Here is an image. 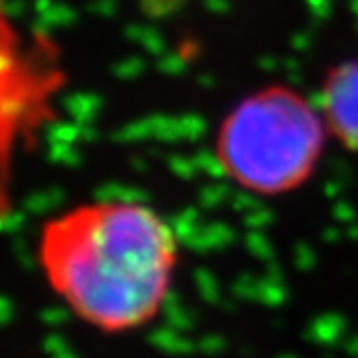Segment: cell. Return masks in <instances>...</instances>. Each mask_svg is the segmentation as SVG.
<instances>
[{
    "label": "cell",
    "mask_w": 358,
    "mask_h": 358,
    "mask_svg": "<svg viewBox=\"0 0 358 358\" xmlns=\"http://www.w3.org/2000/svg\"><path fill=\"white\" fill-rule=\"evenodd\" d=\"M35 259L45 287L80 324L127 335L162 313L182 246L156 208L95 199L41 222Z\"/></svg>",
    "instance_id": "cell-1"
},
{
    "label": "cell",
    "mask_w": 358,
    "mask_h": 358,
    "mask_svg": "<svg viewBox=\"0 0 358 358\" xmlns=\"http://www.w3.org/2000/svg\"><path fill=\"white\" fill-rule=\"evenodd\" d=\"M324 115L296 91H259L224 119L216 138L218 164L250 194H287L311 179L324 149Z\"/></svg>",
    "instance_id": "cell-2"
},
{
    "label": "cell",
    "mask_w": 358,
    "mask_h": 358,
    "mask_svg": "<svg viewBox=\"0 0 358 358\" xmlns=\"http://www.w3.org/2000/svg\"><path fill=\"white\" fill-rule=\"evenodd\" d=\"M63 83L57 43L22 31L0 0V222L13 212L15 162L52 119Z\"/></svg>",
    "instance_id": "cell-3"
},
{
    "label": "cell",
    "mask_w": 358,
    "mask_h": 358,
    "mask_svg": "<svg viewBox=\"0 0 358 358\" xmlns=\"http://www.w3.org/2000/svg\"><path fill=\"white\" fill-rule=\"evenodd\" d=\"M322 115L332 134L343 145L358 149V61H350L328 76Z\"/></svg>",
    "instance_id": "cell-4"
}]
</instances>
